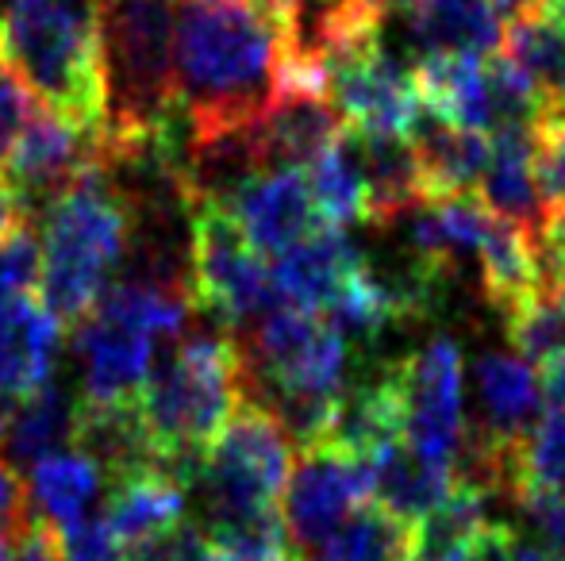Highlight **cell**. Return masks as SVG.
<instances>
[{
  "instance_id": "obj_33",
  "label": "cell",
  "mask_w": 565,
  "mask_h": 561,
  "mask_svg": "<svg viewBox=\"0 0 565 561\" xmlns=\"http://www.w3.org/2000/svg\"><path fill=\"white\" fill-rule=\"evenodd\" d=\"M209 542L224 561H281L289 558V531L281 508L250 519H235L224 527H209Z\"/></svg>"
},
{
  "instance_id": "obj_1",
  "label": "cell",
  "mask_w": 565,
  "mask_h": 561,
  "mask_svg": "<svg viewBox=\"0 0 565 561\" xmlns=\"http://www.w3.org/2000/svg\"><path fill=\"white\" fill-rule=\"evenodd\" d=\"M297 43L243 0H178L173 66L189 147L250 128Z\"/></svg>"
},
{
  "instance_id": "obj_44",
  "label": "cell",
  "mask_w": 565,
  "mask_h": 561,
  "mask_svg": "<svg viewBox=\"0 0 565 561\" xmlns=\"http://www.w3.org/2000/svg\"><path fill=\"white\" fill-rule=\"evenodd\" d=\"M28 216H31V208L20 201V193L8 185L4 173H0V239H4V235L12 231L20 219H28Z\"/></svg>"
},
{
  "instance_id": "obj_45",
  "label": "cell",
  "mask_w": 565,
  "mask_h": 561,
  "mask_svg": "<svg viewBox=\"0 0 565 561\" xmlns=\"http://www.w3.org/2000/svg\"><path fill=\"white\" fill-rule=\"evenodd\" d=\"M543 392L554 408H565V354L543 366Z\"/></svg>"
},
{
  "instance_id": "obj_50",
  "label": "cell",
  "mask_w": 565,
  "mask_h": 561,
  "mask_svg": "<svg viewBox=\"0 0 565 561\" xmlns=\"http://www.w3.org/2000/svg\"><path fill=\"white\" fill-rule=\"evenodd\" d=\"M0 561H12V542L0 535Z\"/></svg>"
},
{
  "instance_id": "obj_38",
  "label": "cell",
  "mask_w": 565,
  "mask_h": 561,
  "mask_svg": "<svg viewBox=\"0 0 565 561\" xmlns=\"http://www.w3.org/2000/svg\"><path fill=\"white\" fill-rule=\"evenodd\" d=\"M35 116V97L28 85L15 77V69L0 58V170H4L8 154H12L15 139L23 136V128Z\"/></svg>"
},
{
  "instance_id": "obj_2",
  "label": "cell",
  "mask_w": 565,
  "mask_h": 561,
  "mask_svg": "<svg viewBox=\"0 0 565 561\" xmlns=\"http://www.w3.org/2000/svg\"><path fill=\"white\" fill-rule=\"evenodd\" d=\"M246 400L243 346L227 335H193L150 369L139 392V420L150 457L193 493L212 442Z\"/></svg>"
},
{
  "instance_id": "obj_21",
  "label": "cell",
  "mask_w": 565,
  "mask_h": 561,
  "mask_svg": "<svg viewBox=\"0 0 565 561\" xmlns=\"http://www.w3.org/2000/svg\"><path fill=\"white\" fill-rule=\"evenodd\" d=\"M347 136L358 154V165H362L365 193H370L365 224L393 227L401 216L424 208V177H419V162L408 136H370V131L354 128Z\"/></svg>"
},
{
  "instance_id": "obj_27",
  "label": "cell",
  "mask_w": 565,
  "mask_h": 561,
  "mask_svg": "<svg viewBox=\"0 0 565 561\" xmlns=\"http://www.w3.org/2000/svg\"><path fill=\"white\" fill-rule=\"evenodd\" d=\"M500 51L535 82L546 116L565 112V20L546 8L504 23V46Z\"/></svg>"
},
{
  "instance_id": "obj_18",
  "label": "cell",
  "mask_w": 565,
  "mask_h": 561,
  "mask_svg": "<svg viewBox=\"0 0 565 561\" xmlns=\"http://www.w3.org/2000/svg\"><path fill=\"white\" fill-rule=\"evenodd\" d=\"M408 142L416 150L427 204L447 201V196H466L481 181L492 154V142L484 131L458 128V123L443 120V116L427 112V108L412 123Z\"/></svg>"
},
{
  "instance_id": "obj_6",
  "label": "cell",
  "mask_w": 565,
  "mask_h": 561,
  "mask_svg": "<svg viewBox=\"0 0 565 561\" xmlns=\"http://www.w3.org/2000/svg\"><path fill=\"white\" fill-rule=\"evenodd\" d=\"M196 296L173 284L124 281L105 292L77 323L74 350L82 366V404H135L158 366V343H178L189 331Z\"/></svg>"
},
{
  "instance_id": "obj_11",
  "label": "cell",
  "mask_w": 565,
  "mask_h": 561,
  "mask_svg": "<svg viewBox=\"0 0 565 561\" xmlns=\"http://www.w3.org/2000/svg\"><path fill=\"white\" fill-rule=\"evenodd\" d=\"M404 389V439L424 454L454 462L466 431L461 408V350L450 338H435L424 350L396 358Z\"/></svg>"
},
{
  "instance_id": "obj_24",
  "label": "cell",
  "mask_w": 565,
  "mask_h": 561,
  "mask_svg": "<svg viewBox=\"0 0 565 561\" xmlns=\"http://www.w3.org/2000/svg\"><path fill=\"white\" fill-rule=\"evenodd\" d=\"M477 400H481V427L504 439H527L546 404L543 377L520 354H484L477 362Z\"/></svg>"
},
{
  "instance_id": "obj_8",
  "label": "cell",
  "mask_w": 565,
  "mask_h": 561,
  "mask_svg": "<svg viewBox=\"0 0 565 561\" xmlns=\"http://www.w3.org/2000/svg\"><path fill=\"white\" fill-rule=\"evenodd\" d=\"M189 270H193V296L201 312L220 315L231 327H250L281 304L274 270L220 201H193Z\"/></svg>"
},
{
  "instance_id": "obj_51",
  "label": "cell",
  "mask_w": 565,
  "mask_h": 561,
  "mask_svg": "<svg viewBox=\"0 0 565 561\" xmlns=\"http://www.w3.org/2000/svg\"><path fill=\"white\" fill-rule=\"evenodd\" d=\"M408 561H431V558H416V554H408Z\"/></svg>"
},
{
  "instance_id": "obj_43",
  "label": "cell",
  "mask_w": 565,
  "mask_h": 561,
  "mask_svg": "<svg viewBox=\"0 0 565 561\" xmlns=\"http://www.w3.org/2000/svg\"><path fill=\"white\" fill-rule=\"evenodd\" d=\"M254 12H262L269 23L285 31V35L300 39V15H305V0H243Z\"/></svg>"
},
{
  "instance_id": "obj_5",
  "label": "cell",
  "mask_w": 565,
  "mask_h": 561,
  "mask_svg": "<svg viewBox=\"0 0 565 561\" xmlns=\"http://www.w3.org/2000/svg\"><path fill=\"white\" fill-rule=\"evenodd\" d=\"M0 58L51 112L105 131L108 93L93 0H4Z\"/></svg>"
},
{
  "instance_id": "obj_52",
  "label": "cell",
  "mask_w": 565,
  "mask_h": 561,
  "mask_svg": "<svg viewBox=\"0 0 565 561\" xmlns=\"http://www.w3.org/2000/svg\"><path fill=\"white\" fill-rule=\"evenodd\" d=\"M281 561H297V558H292V554H289V558H281Z\"/></svg>"
},
{
  "instance_id": "obj_9",
  "label": "cell",
  "mask_w": 565,
  "mask_h": 561,
  "mask_svg": "<svg viewBox=\"0 0 565 561\" xmlns=\"http://www.w3.org/2000/svg\"><path fill=\"white\" fill-rule=\"evenodd\" d=\"M373 500V465L331 446L300 450L281 496V519L289 539L312 554L358 508Z\"/></svg>"
},
{
  "instance_id": "obj_15",
  "label": "cell",
  "mask_w": 565,
  "mask_h": 561,
  "mask_svg": "<svg viewBox=\"0 0 565 561\" xmlns=\"http://www.w3.org/2000/svg\"><path fill=\"white\" fill-rule=\"evenodd\" d=\"M108 481L105 493V524L113 527V535L124 542L127 550L142 547L173 535L178 527H185L189 511V485L178 481L170 470L154 462L131 465L119 470Z\"/></svg>"
},
{
  "instance_id": "obj_26",
  "label": "cell",
  "mask_w": 565,
  "mask_h": 561,
  "mask_svg": "<svg viewBox=\"0 0 565 561\" xmlns=\"http://www.w3.org/2000/svg\"><path fill=\"white\" fill-rule=\"evenodd\" d=\"M477 270H481V296L508 315L527 292L543 284V262H539V247L523 227L508 224L492 212V224L484 231L481 247H477Z\"/></svg>"
},
{
  "instance_id": "obj_39",
  "label": "cell",
  "mask_w": 565,
  "mask_h": 561,
  "mask_svg": "<svg viewBox=\"0 0 565 561\" xmlns=\"http://www.w3.org/2000/svg\"><path fill=\"white\" fill-rule=\"evenodd\" d=\"M66 561H127V547L113 535L105 519H77L58 531Z\"/></svg>"
},
{
  "instance_id": "obj_3",
  "label": "cell",
  "mask_w": 565,
  "mask_h": 561,
  "mask_svg": "<svg viewBox=\"0 0 565 561\" xmlns=\"http://www.w3.org/2000/svg\"><path fill=\"white\" fill-rule=\"evenodd\" d=\"M105 66V147L131 150L181 120L173 0H93Z\"/></svg>"
},
{
  "instance_id": "obj_20",
  "label": "cell",
  "mask_w": 565,
  "mask_h": 561,
  "mask_svg": "<svg viewBox=\"0 0 565 561\" xmlns=\"http://www.w3.org/2000/svg\"><path fill=\"white\" fill-rule=\"evenodd\" d=\"M358 262H362V250L342 235V227H320L308 239H300L297 247L277 255L269 270H274L281 304L323 312L335 300L342 281L358 270Z\"/></svg>"
},
{
  "instance_id": "obj_46",
  "label": "cell",
  "mask_w": 565,
  "mask_h": 561,
  "mask_svg": "<svg viewBox=\"0 0 565 561\" xmlns=\"http://www.w3.org/2000/svg\"><path fill=\"white\" fill-rule=\"evenodd\" d=\"M492 8H497V15L504 23H512V20H520V15H527V12H535V8H543L539 0H489Z\"/></svg>"
},
{
  "instance_id": "obj_41",
  "label": "cell",
  "mask_w": 565,
  "mask_h": 561,
  "mask_svg": "<svg viewBox=\"0 0 565 561\" xmlns=\"http://www.w3.org/2000/svg\"><path fill=\"white\" fill-rule=\"evenodd\" d=\"M15 561H66L62 558V542H58V527L35 519L28 527L20 542H15Z\"/></svg>"
},
{
  "instance_id": "obj_29",
  "label": "cell",
  "mask_w": 565,
  "mask_h": 561,
  "mask_svg": "<svg viewBox=\"0 0 565 561\" xmlns=\"http://www.w3.org/2000/svg\"><path fill=\"white\" fill-rule=\"evenodd\" d=\"M74 427L77 397L66 385H43L28 400H20V408L12 412V431H8L12 465H35L58 454L62 446H74Z\"/></svg>"
},
{
  "instance_id": "obj_17",
  "label": "cell",
  "mask_w": 565,
  "mask_h": 561,
  "mask_svg": "<svg viewBox=\"0 0 565 561\" xmlns=\"http://www.w3.org/2000/svg\"><path fill=\"white\" fill-rule=\"evenodd\" d=\"M404 439V389L396 362H385L370 381L350 385L335 408V423L323 446L347 457L373 462L385 446ZM316 450V446H312Z\"/></svg>"
},
{
  "instance_id": "obj_16",
  "label": "cell",
  "mask_w": 565,
  "mask_h": 561,
  "mask_svg": "<svg viewBox=\"0 0 565 561\" xmlns=\"http://www.w3.org/2000/svg\"><path fill=\"white\" fill-rule=\"evenodd\" d=\"M62 346V320L35 296L0 308V397L28 400L51 385Z\"/></svg>"
},
{
  "instance_id": "obj_25",
  "label": "cell",
  "mask_w": 565,
  "mask_h": 561,
  "mask_svg": "<svg viewBox=\"0 0 565 561\" xmlns=\"http://www.w3.org/2000/svg\"><path fill=\"white\" fill-rule=\"evenodd\" d=\"M419 105L458 128L489 136V97H484V58L473 54H424L412 66Z\"/></svg>"
},
{
  "instance_id": "obj_10",
  "label": "cell",
  "mask_w": 565,
  "mask_h": 561,
  "mask_svg": "<svg viewBox=\"0 0 565 561\" xmlns=\"http://www.w3.org/2000/svg\"><path fill=\"white\" fill-rule=\"evenodd\" d=\"M100 162H105V131L82 128L46 108L31 116L23 136L15 139L4 162V181L28 208H35V204H51Z\"/></svg>"
},
{
  "instance_id": "obj_22",
  "label": "cell",
  "mask_w": 565,
  "mask_h": 561,
  "mask_svg": "<svg viewBox=\"0 0 565 561\" xmlns=\"http://www.w3.org/2000/svg\"><path fill=\"white\" fill-rule=\"evenodd\" d=\"M373 504L416 527L454 493V465L424 454L408 439H396L373 457Z\"/></svg>"
},
{
  "instance_id": "obj_31",
  "label": "cell",
  "mask_w": 565,
  "mask_h": 561,
  "mask_svg": "<svg viewBox=\"0 0 565 561\" xmlns=\"http://www.w3.org/2000/svg\"><path fill=\"white\" fill-rule=\"evenodd\" d=\"M412 524L396 519L381 504L358 508L323 547L312 550V561H408Z\"/></svg>"
},
{
  "instance_id": "obj_4",
  "label": "cell",
  "mask_w": 565,
  "mask_h": 561,
  "mask_svg": "<svg viewBox=\"0 0 565 561\" xmlns=\"http://www.w3.org/2000/svg\"><path fill=\"white\" fill-rule=\"evenodd\" d=\"M135 212L105 162L46 204L43 216V304L77 327L113 289L131 250Z\"/></svg>"
},
{
  "instance_id": "obj_40",
  "label": "cell",
  "mask_w": 565,
  "mask_h": 561,
  "mask_svg": "<svg viewBox=\"0 0 565 561\" xmlns=\"http://www.w3.org/2000/svg\"><path fill=\"white\" fill-rule=\"evenodd\" d=\"M31 524H35V519H31L28 481L20 477V470H15L12 462L0 457V535H4L8 542H20Z\"/></svg>"
},
{
  "instance_id": "obj_28",
  "label": "cell",
  "mask_w": 565,
  "mask_h": 561,
  "mask_svg": "<svg viewBox=\"0 0 565 561\" xmlns=\"http://www.w3.org/2000/svg\"><path fill=\"white\" fill-rule=\"evenodd\" d=\"M100 485H105V470L97 457H89L85 450H58L31 465V508L43 511L46 524L70 527L100 496Z\"/></svg>"
},
{
  "instance_id": "obj_23",
  "label": "cell",
  "mask_w": 565,
  "mask_h": 561,
  "mask_svg": "<svg viewBox=\"0 0 565 561\" xmlns=\"http://www.w3.org/2000/svg\"><path fill=\"white\" fill-rule=\"evenodd\" d=\"M408 15L416 58L424 54H473L489 58L504 46V20L489 0H419Z\"/></svg>"
},
{
  "instance_id": "obj_36",
  "label": "cell",
  "mask_w": 565,
  "mask_h": 561,
  "mask_svg": "<svg viewBox=\"0 0 565 561\" xmlns=\"http://www.w3.org/2000/svg\"><path fill=\"white\" fill-rule=\"evenodd\" d=\"M515 504L535 527L539 547L565 558V488L562 485H523L515 493Z\"/></svg>"
},
{
  "instance_id": "obj_49",
  "label": "cell",
  "mask_w": 565,
  "mask_h": 561,
  "mask_svg": "<svg viewBox=\"0 0 565 561\" xmlns=\"http://www.w3.org/2000/svg\"><path fill=\"white\" fill-rule=\"evenodd\" d=\"M388 8H393V12H412V8L419 4V0H385Z\"/></svg>"
},
{
  "instance_id": "obj_32",
  "label": "cell",
  "mask_w": 565,
  "mask_h": 561,
  "mask_svg": "<svg viewBox=\"0 0 565 561\" xmlns=\"http://www.w3.org/2000/svg\"><path fill=\"white\" fill-rule=\"evenodd\" d=\"M305 173H308V185H312L316 208H320L323 224L328 227L365 224L370 193H365V177H362V165H358L354 147H350V136H342L335 147L316 158Z\"/></svg>"
},
{
  "instance_id": "obj_14",
  "label": "cell",
  "mask_w": 565,
  "mask_h": 561,
  "mask_svg": "<svg viewBox=\"0 0 565 561\" xmlns=\"http://www.w3.org/2000/svg\"><path fill=\"white\" fill-rule=\"evenodd\" d=\"M250 131L262 170H308L347 136V120L328 89H277Z\"/></svg>"
},
{
  "instance_id": "obj_34",
  "label": "cell",
  "mask_w": 565,
  "mask_h": 561,
  "mask_svg": "<svg viewBox=\"0 0 565 561\" xmlns=\"http://www.w3.org/2000/svg\"><path fill=\"white\" fill-rule=\"evenodd\" d=\"M39 284H43V239L28 216L0 239V308L31 296Z\"/></svg>"
},
{
  "instance_id": "obj_35",
  "label": "cell",
  "mask_w": 565,
  "mask_h": 561,
  "mask_svg": "<svg viewBox=\"0 0 565 561\" xmlns=\"http://www.w3.org/2000/svg\"><path fill=\"white\" fill-rule=\"evenodd\" d=\"M523 485H562L565 488V408H546L520 450Z\"/></svg>"
},
{
  "instance_id": "obj_37",
  "label": "cell",
  "mask_w": 565,
  "mask_h": 561,
  "mask_svg": "<svg viewBox=\"0 0 565 561\" xmlns=\"http://www.w3.org/2000/svg\"><path fill=\"white\" fill-rule=\"evenodd\" d=\"M535 177L546 208L565 204V112H551L535 123Z\"/></svg>"
},
{
  "instance_id": "obj_47",
  "label": "cell",
  "mask_w": 565,
  "mask_h": 561,
  "mask_svg": "<svg viewBox=\"0 0 565 561\" xmlns=\"http://www.w3.org/2000/svg\"><path fill=\"white\" fill-rule=\"evenodd\" d=\"M512 561H565V558L551 554V550L539 547V542H527V539H520V535H515V558Z\"/></svg>"
},
{
  "instance_id": "obj_12",
  "label": "cell",
  "mask_w": 565,
  "mask_h": 561,
  "mask_svg": "<svg viewBox=\"0 0 565 561\" xmlns=\"http://www.w3.org/2000/svg\"><path fill=\"white\" fill-rule=\"evenodd\" d=\"M328 97L347 128L370 136H408L424 112L412 69H404L385 46L328 66Z\"/></svg>"
},
{
  "instance_id": "obj_19",
  "label": "cell",
  "mask_w": 565,
  "mask_h": 561,
  "mask_svg": "<svg viewBox=\"0 0 565 561\" xmlns=\"http://www.w3.org/2000/svg\"><path fill=\"white\" fill-rule=\"evenodd\" d=\"M489 142L492 154L481 173V204L535 239L546 219V201L535 177V128H500Z\"/></svg>"
},
{
  "instance_id": "obj_48",
  "label": "cell",
  "mask_w": 565,
  "mask_h": 561,
  "mask_svg": "<svg viewBox=\"0 0 565 561\" xmlns=\"http://www.w3.org/2000/svg\"><path fill=\"white\" fill-rule=\"evenodd\" d=\"M8 431H12V408H8V400L0 397V446H4Z\"/></svg>"
},
{
  "instance_id": "obj_7",
  "label": "cell",
  "mask_w": 565,
  "mask_h": 561,
  "mask_svg": "<svg viewBox=\"0 0 565 561\" xmlns=\"http://www.w3.org/2000/svg\"><path fill=\"white\" fill-rule=\"evenodd\" d=\"M289 473L292 439L274 412H266L254 400H243L193 477V493L201 496L204 511V531L262 516V511H277Z\"/></svg>"
},
{
  "instance_id": "obj_42",
  "label": "cell",
  "mask_w": 565,
  "mask_h": 561,
  "mask_svg": "<svg viewBox=\"0 0 565 561\" xmlns=\"http://www.w3.org/2000/svg\"><path fill=\"white\" fill-rule=\"evenodd\" d=\"M170 561H224L216 554V547L209 542L204 527H178L170 542Z\"/></svg>"
},
{
  "instance_id": "obj_13",
  "label": "cell",
  "mask_w": 565,
  "mask_h": 561,
  "mask_svg": "<svg viewBox=\"0 0 565 561\" xmlns=\"http://www.w3.org/2000/svg\"><path fill=\"white\" fill-rule=\"evenodd\" d=\"M220 204L235 216V224L243 227V235L262 258L285 255L300 239L328 227L316 208L305 170H262Z\"/></svg>"
},
{
  "instance_id": "obj_30",
  "label": "cell",
  "mask_w": 565,
  "mask_h": 561,
  "mask_svg": "<svg viewBox=\"0 0 565 561\" xmlns=\"http://www.w3.org/2000/svg\"><path fill=\"white\" fill-rule=\"evenodd\" d=\"M504 331L512 350L535 369L565 354V284L543 278L535 292L504 315Z\"/></svg>"
}]
</instances>
